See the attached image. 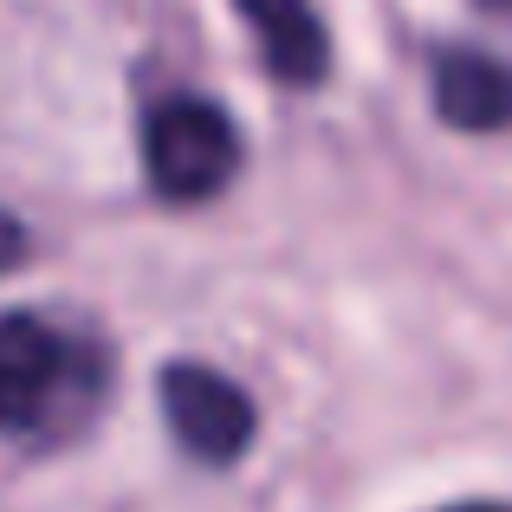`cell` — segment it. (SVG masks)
<instances>
[{
	"label": "cell",
	"mask_w": 512,
	"mask_h": 512,
	"mask_svg": "<svg viewBox=\"0 0 512 512\" xmlns=\"http://www.w3.org/2000/svg\"><path fill=\"white\" fill-rule=\"evenodd\" d=\"M156 402H163V415H169V435L208 467H234L240 454L253 448V435H260L253 396L234 383V376L208 370V363H195V357L163 363Z\"/></svg>",
	"instance_id": "cell-3"
},
{
	"label": "cell",
	"mask_w": 512,
	"mask_h": 512,
	"mask_svg": "<svg viewBox=\"0 0 512 512\" xmlns=\"http://www.w3.org/2000/svg\"><path fill=\"white\" fill-rule=\"evenodd\" d=\"M20 260H26V227L13 221L7 208H0V273H13Z\"/></svg>",
	"instance_id": "cell-6"
},
{
	"label": "cell",
	"mask_w": 512,
	"mask_h": 512,
	"mask_svg": "<svg viewBox=\"0 0 512 512\" xmlns=\"http://www.w3.org/2000/svg\"><path fill=\"white\" fill-rule=\"evenodd\" d=\"M234 7L260 46V65L279 85H325L331 33L318 20V0H234Z\"/></svg>",
	"instance_id": "cell-4"
},
{
	"label": "cell",
	"mask_w": 512,
	"mask_h": 512,
	"mask_svg": "<svg viewBox=\"0 0 512 512\" xmlns=\"http://www.w3.org/2000/svg\"><path fill=\"white\" fill-rule=\"evenodd\" d=\"M493 7H512V0H493Z\"/></svg>",
	"instance_id": "cell-8"
},
{
	"label": "cell",
	"mask_w": 512,
	"mask_h": 512,
	"mask_svg": "<svg viewBox=\"0 0 512 512\" xmlns=\"http://www.w3.org/2000/svg\"><path fill=\"white\" fill-rule=\"evenodd\" d=\"M111 389L91 331L46 312H0V435H65Z\"/></svg>",
	"instance_id": "cell-1"
},
{
	"label": "cell",
	"mask_w": 512,
	"mask_h": 512,
	"mask_svg": "<svg viewBox=\"0 0 512 512\" xmlns=\"http://www.w3.org/2000/svg\"><path fill=\"white\" fill-rule=\"evenodd\" d=\"M137 150H143L150 188L163 201H175V208L214 201L240 175V130H234V117H227L214 98H195V91H169V98H156L150 111H143Z\"/></svg>",
	"instance_id": "cell-2"
},
{
	"label": "cell",
	"mask_w": 512,
	"mask_h": 512,
	"mask_svg": "<svg viewBox=\"0 0 512 512\" xmlns=\"http://www.w3.org/2000/svg\"><path fill=\"white\" fill-rule=\"evenodd\" d=\"M441 512H512V506H500V500H467V506H441Z\"/></svg>",
	"instance_id": "cell-7"
},
{
	"label": "cell",
	"mask_w": 512,
	"mask_h": 512,
	"mask_svg": "<svg viewBox=\"0 0 512 512\" xmlns=\"http://www.w3.org/2000/svg\"><path fill=\"white\" fill-rule=\"evenodd\" d=\"M435 111L448 130H474V137L512 130V65L487 52H448L435 65Z\"/></svg>",
	"instance_id": "cell-5"
}]
</instances>
